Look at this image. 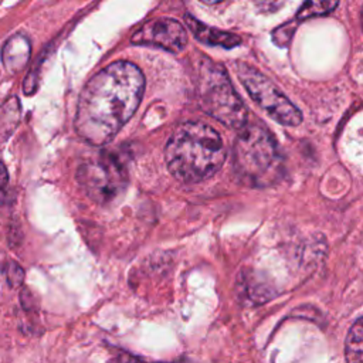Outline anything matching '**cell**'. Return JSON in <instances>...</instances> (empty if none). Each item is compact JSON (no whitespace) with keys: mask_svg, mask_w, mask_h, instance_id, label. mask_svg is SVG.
I'll use <instances>...</instances> for the list:
<instances>
[{"mask_svg":"<svg viewBox=\"0 0 363 363\" xmlns=\"http://www.w3.org/2000/svg\"><path fill=\"white\" fill-rule=\"evenodd\" d=\"M296 26H298V20H294V21H289V23H286V24L278 27V28L272 33L274 41H275L278 45H281V47L286 45V44L289 43L292 34L295 33Z\"/></svg>","mask_w":363,"mask_h":363,"instance_id":"13","label":"cell"},{"mask_svg":"<svg viewBox=\"0 0 363 363\" xmlns=\"http://www.w3.org/2000/svg\"><path fill=\"white\" fill-rule=\"evenodd\" d=\"M337 6V1H308L299 9L296 14V20H305L315 16L330 13Z\"/></svg>","mask_w":363,"mask_h":363,"instance_id":"12","label":"cell"},{"mask_svg":"<svg viewBox=\"0 0 363 363\" xmlns=\"http://www.w3.org/2000/svg\"><path fill=\"white\" fill-rule=\"evenodd\" d=\"M130 41L133 44L159 47L170 52H180L187 44V33L177 20L162 17L143 24L132 35Z\"/></svg>","mask_w":363,"mask_h":363,"instance_id":"7","label":"cell"},{"mask_svg":"<svg viewBox=\"0 0 363 363\" xmlns=\"http://www.w3.org/2000/svg\"><path fill=\"white\" fill-rule=\"evenodd\" d=\"M77 179L86 196L98 204H109L125 191L126 176L116 159L101 156L82 163Z\"/></svg>","mask_w":363,"mask_h":363,"instance_id":"6","label":"cell"},{"mask_svg":"<svg viewBox=\"0 0 363 363\" xmlns=\"http://www.w3.org/2000/svg\"><path fill=\"white\" fill-rule=\"evenodd\" d=\"M7 281L10 282V285L11 286H18L21 282H23V279H24V271H23V268L18 265V264H16V262H9V265H7Z\"/></svg>","mask_w":363,"mask_h":363,"instance_id":"14","label":"cell"},{"mask_svg":"<svg viewBox=\"0 0 363 363\" xmlns=\"http://www.w3.org/2000/svg\"><path fill=\"white\" fill-rule=\"evenodd\" d=\"M234 166L252 186H265L281 173V156L269 132L259 125H245L234 145Z\"/></svg>","mask_w":363,"mask_h":363,"instance_id":"3","label":"cell"},{"mask_svg":"<svg viewBox=\"0 0 363 363\" xmlns=\"http://www.w3.org/2000/svg\"><path fill=\"white\" fill-rule=\"evenodd\" d=\"M30 54H31V45L28 38L23 34L11 35L3 47V52H1L3 64L9 71L17 72L26 67V64L28 62Z\"/></svg>","mask_w":363,"mask_h":363,"instance_id":"9","label":"cell"},{"mask_svg":"<svg viewBox=\"0 0 363 363\" xmlns=\"http://www.w3.org/2000/svg\"><path fill=\"white\" fill-rule=\"evenodd\" d=\"M118 363H147V362H143V360H139V359H136V357H132V356L125 354V356H122V357L118 359Z\"/></svg>","mask_w":363,"mask_h":363,"instance_id":"16","label":"cell"},{"mask_svg":"<svg viewBox=\"0 0 363 363\" xmlns=\"http://www.w3.org/2000/svg\"><path fill=\"white\" fill-rule=\"evenodd\" d=\"M184 23L187 24V27L190 28V31L199 41L206 43L208 45H220L224 48H233L241 43V38L238 35L214 28V27H208V26L203 24L201 21L196 20L190 14L184 16Z\"/></svg>","mask_w":363,"mask_h":363,"instance_id":"8","label":"cell"},{"mask_svg":"<svg viewBox=\"0 0 363 363\" xmlns=\"http://www.w3.org/2000/svg\"><path fill=\"white\" fill-rule=\"evenodd\" d=\"M362 26H363V10H362Z\"/></svg>","mask_w":363,"mask_h":363,"instance_id":"17","label":"cell"},{"mask_svg":"<svg viewBox=\"0 0 363 363\" xmlns=\"http://www.w3.org/2000/svg\"><path fill=\"white\" fill-rule=\"evenodd\" d=\"M237 75L248 95L274 121L285 126H296L302 122L301 111L262 72L245 62H238Z\"/></svg>","mask_w":363,"mask_h":363,"instance_id":"5","label":"cell"},{"mask_svg":"<svg viewBox=\"0 0 363 363\" xmlns=\"http://www.w3.org/2000/svg\"><path fill=\"white\" fill-rule=\"evenodd\" d=\"M346 363H363V318L357 319L346 336Z\"/></svg>","mask_w":363,"mask_h":363,"instance_id":"10","label":"cell"},{"mask_svg":"<svg viewBox=\"0 0 363 363\" xmlns=\"http://www.w3.org/2000/svg\"><path fill=\"white\" fill-rule=\"evenodd\" d=\"M164 159L170 173L187 183L211 177L225 160V147L216 129L201 122H184L169 138Z\"/></svg>","mask_w":363,"mask_h":363,"instance_id":"2","label":"cell"},{"mask_svg":"<svg viewBox=\"0 0 363 363\" xmlns=\"http://www.w3.org/2000/svg\"><path fill=\"white\" fill-rule=\"evenodd\" d=\"M7 186H9V174H7V169L3 164V162L0 160V203H6L7 201Z\"/></svg>","mask_w":363,"mask_h":363,"instance_id":"15","label":"cell"},{"mask_svg":"<svg viewBox=\"0 0 363 363\" xmlns=\"http://www.w3.org/2000/svg\"><path fill=\"white\" fill-rule=\"evenodd\" d=\"M20 118V104L17 98H10L6 101L0 111V138L7 139L13 132Z\"/></svg>","mask_w":363,"mask_h":363,"instance_id":"11","label":"cell"},{"mask_svg":"<svg viewBox=\"0 0 363 363\" xmlns=\"http://www.w3.org/2000/svg\"><path fill=\"white\" fill-rule=\"evenodd\" d=\"M197 95L201 108L223 125L240 130L247 125V109L228 75L221 65L207 58L199 62Z\"/></svg>","mask_w":363,"mask_h":363,"instance_id":"4","label":"cell"},{"mask_svg":"<svg viewBox=\"0 0 363 363\" xmlns=\"http://www.w3.org/2000/svg\"><path fill=\"white\" fill-rule=\"evenodd\" d=\"M145 88L142 71L130 61H115L84 86L77 106L75 129L91 145H105L138 109Z\"/></svg>","mask_w":363,"mask_h":363,"instance_id":"1","label":"cell"}]
</instances>
